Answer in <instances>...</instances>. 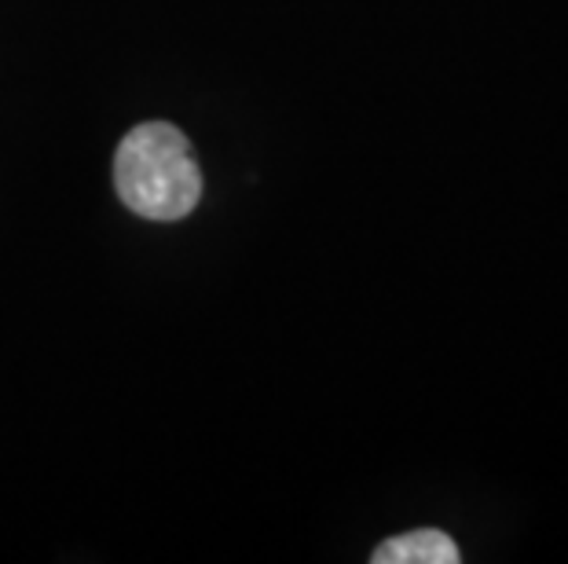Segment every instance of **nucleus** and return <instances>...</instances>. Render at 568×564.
<instances>
[{
  "mask_svg": "<svg viewBox=\"0 0 568 564\" xmlns=\"http://www.w3.org/2000/svg\"><path fill=\"white\" fill-rule=\"evenodd\" d=\"M114 187L143 221H184L202 198V170L187 136L169 122H143L114 154Z\"/></svg>",
  "mask_w": 568,
  "mask_h": 564,
  "instance_id": "f257e3e1",
  "label": "nucleus"
},
{
  "mask_svg": "<svg viewBox=\"0 0 568 564\" xmlns=\"http://www.w3.org/2000/svg\"><path fill=\"white\" fill-rule=\"evenodd\" d=\"M458 557L463 554H458L455 539L440 527H418V532L385 539L371 554L374 564H458Z\"/></svg>",
  "mask_w": 568,
  "mask_h": 564,
  "instance_id": "f03ea898",
  "label": "nucleus"
}]
</instances>
